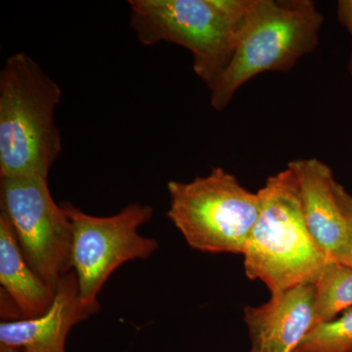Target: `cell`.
<instances>
[{"label":"cell","instance_id":"cell-1","mask_svg":"<svg viewBox=\"0 0 352 352\" xmlns=\"http://www.w3.org/2000/svg\"><path fill=\"white\" fill-rule=\"evenodd\" d=\"M61 87L32 57L18 52L0 72V177L47 179L62 151L55 124Z\"/></svg>","mask_w":352,"mask_h":352},{"label":"cell","instance_id":"cell-2","mask_svg":"<svg viewBox=\"0 0 352 352\" xmlns=\"http://www.w3.org/2000/svg\"><path fill=\"white\" fill-rule=\"evenodd\" d=\"M261 210L244 252L245 272L271 295L315 284L332 258L308 229L298 183L288 166L258 191Z\"/></svg>","mask_w":352,"mask_h":352},{"label":"cell","instance_id":"cell-3","mask_svg":"<svg viewBox=\"0 0 352 352\" xmlns=\"http://www.w3.org/2000/svg\"><path fill=\"white\" fill-rule=\"evenodd\" d=\"M129 24L143 45L170 43L190 51L210 90L232 60L254 0H131Z\"/></svg>","mask_w":352,"mask_h":352},{"label":"cell","instance_id":"cell-4","mask_svg":"<svg viewBox=\"0 0 352 352\" xmlns=\"http://www.w3.org/2000/svg\"><path fill=\"white\" fill-rule=\"evenodd\" d=\"M323 22L311 0H254L232 60L210 90L212 107L226 109L254 76L293 69L316 50Z\"/></svg>","mask_w":352,"mask_h":352},{"label":"cell","instance_id":"cell-5","mask_svg":"<svg viewBox=\"0 0 352 352\" xmlns=\"http://www.w3.org/2000/svg\"><path fill=\"white\" fill-rule=\"evenodd\" d=\"M168 191V217L192 249L244 254L261 210L258 192L222 168L190 182L171 180Z\"/></svg>","mask_w":352,"mask_h":352},{"label":"cell","instance_id":"cell-6","mask_svg":"<svg viewBox=\"0 0 352 352\" xmlns=\"http://www.w3.org/2000/svg\"><path fill=\"white\" fill-rule=\"evenodd\" d=\"M61 206L73 226V270L80 300L97 314L99 294L111 275L127 261L147 259L159 249L156 240L139 234L154 208L135 203L110 217H95L69 201Z\"/></svg>","mask_w":352,"mask_h":352},{"label":"cell","instance_id":"cell-7","mask_svg":"<svg viewBox=\"0 0 352 352\" xmlns=\"http://www.w3.org/2000/svg\"><path fill=\"white\" fill-rule=\"evenodd\" d=\"M6 214L25 261L51 288L73 270V226L51 195L47 179L0 177Z\"/></svg>","mask_w":352,"mask_h":352},{"label":"cell","instance_id":"cell-8","mask_svg":"<svg viewBox=\"0 0 352 352\" xmlns=\"http://www.w3.org/2000/svg\"><path fill=\"white\" fill-rule=\"evenodd\" d=\"M314 302L315 285L302 284L245 307L249 352H295L314 327Z\"/></svg>","mask_w":352,"mask_h":352},{"label":"cell","instance_id":"cell-9","mask_svg":"<svg viewBox=\"0 0 352 352\" xmlns=\"http://www.w3.org/2000/svg\"><path fill=\"white\" fill-rule=\"evenodd\" d=\"M96 314L83 305L74 270L57 286L52 307L36 318L3 321L0 324V344L19 347L23 352H66L69 331Z\"/></svg>","mask_w":352,"mask_h":352},{"label":"cell","instance_id":"cell-10","mask_svg":"<svg viewBox=\"0 0 352 352\" xmlns=\"http://www.w3.org/2000/svg\"><path fill=\"white\" fill-rule=\"evenodd\" d=\"M293 171L303 214L317 244L339 263L346 249V224L335 195V179L330 166L320 160H294L288 164Z\"/></svg>","mask_w":352,"mask_h":352},{"label":"cell","instance_id":"cell-11","mask_svg":"<svg viewBox=\"0 0 352 352\" xmlns=\"http://www.w3.org/2000/svg\"><path fill=\"white\" fill-rule=\"evenodd\" d=\"M0 284L23 319L36 318L50 309L57 289L51 288L25 261L10 221L0 214Z\"/></svg>","mask_w":352,"mask_h":352},{"label":"cell","instance_id":"cell-12","mask_svg":"<svg viewBox=\"0 0 352 352\" xmlns=\"http://www.w3.org/2000/svg\"><path fill=\"white\" fill-rule=\"evenodd\" d=\"M315 285L314 326L352 307V267L329 261Z\"/></svg>","mask_w":352,"mask_h":352},{"label":"cell","instance_id":"cell-13","mask_svg":"<svg viewBox=\"0 0 352 352\" xmlns=\"http://www.w3.org/2000/svg\"><path fill=\"white\" fill-rule=\"evenodd\" d=\"M295 352H352V307L340 318L314 326Z\"/></svg>","mask_w":352,"mask_h":352},{"label":"cell","instance_id":"cell-14","mask_svg":"<svg viewBox=\"0 0 352 352\" xmlns=\"http://www.w3.org/2000/svg\"><path fill=\"white\" fill-rule=\"evenodd\" d=\"M335 195L347 230L346 249L339 263L352 267V195L339 182L335 184Z\"/></svg>","mask_w":352,"mask_h":352},{"label":"cell","instance_id":"cell-15","mask_svg":"<svg viewBox=\"0 0 352 352\" xmlns=\"http://www.w3.org/2000/svg\"><path fill=\"white\" fill-rule=\"evenodd\" d=\"M337 15L340 24L344 25L352 38V0L338 1Z\"/></svg>","mask_w":352,"mask_h":352},{"label":"cell","instance_id":"cell-16","mask_svg":"<svg viewBox=\"0 0 352 352\" xmlns=\"http://www.w3.org/2000/svg\"><path fill=\"white\" fill-rule=\"evenodd\" d=\"M0 352H23L19 347L7 346V344H0Z\"/></svg>","mask_w":352,"mask_h":352},{"label":"cell","instance_id":"cell-17","mask_svg":"<svg viewBox=\"0 0 352 352\" xmlns=\"http://www.w3.org/2000/svg\"><path fill=\"white\" fill-rule=\"evenodd\" d=\"M349 75H351V78H352V51L351 53V57H349Z\"/></svg>","mask_w":352,"mask_h":352}]
</instances>
